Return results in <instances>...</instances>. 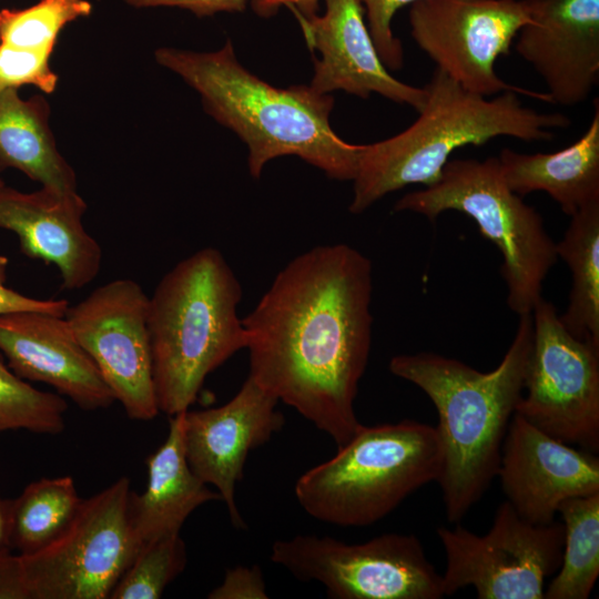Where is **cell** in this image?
<instances>
[{"mask_svg":"<svg viewBox=\"0 0 599 599\" xmlns=\"http://www.w3.org/2000/svg\"><path fill=\"white\" fill-rule=\"evenodd\" d=\"M373 267L347 244L314 246L274 277L242 319L248 376L337 448L362 425L355 413L373 316Z\"/></svg>","mask_w":599,"mask_h":599,"instance_id":"1","label":"cell"},{"mask_svg":"<svg viewBox=\"0 0 599 599\" xmlns=\"http://www.w3.org/2000/svg\"><path fill=\"white\" fill-rule=\"evenodd\" d=\"M154 59L195 90L205 112L247 145L253 177L268 161L293 155L331 179L354 180L363 145L332 129V95L309 85H271L238 62L230 39L212 52L158 48Z\"/></svg>","mask_w":599,"mask_h":599,"instance_id":"2","label":"cell"},{"mask_svg":"<svg viewBox=\"0 0 599 599\" xmlns=\"http://www.w3.org/2000/svg\"><path fill=\"white\" fill-rule=\"evenodd\" d=\"M532 335L531 313L519 315L509 348L490 372L430 352L389 361L390 373L419 387L436 407L437 483L450 522H459L497 477L507 428L524 394Z\"/></svg>","mask_w":599,"mask_h":599,"instance_id":"3","label":"cell"},{"mask_svg":"<svg viewBox=\"0 0 599 599\" xmlns=\"http://www.w3.org/2000/svg\"><path fill=\"white\" fill-rule=\"evenodd\" d=\"M418 118L400 133L363 145L349 212L359 214L386 194L412 184L430 186L457 149L480 146L498 136L550 141L555 129L570 125L561 113L524 105L517 92L484 97L435 69L424 87Z\"/></svg>","mask_w":599,"mask_h":599,"instance_id":"4","label":"cell"},{"mask_svg":"<svg viewBox=\"0 0 599 599\" xmlns=\"http://www.w3.org/2000/svg\"><path fill=\"white\" fill-rule=\"evenodd\" d=\"M241 298L233 270L211 246L186 256L160 280L148 305L160 412L173 416L187 410L206 376L246 348L237 315Z\"/></svg>","mask_w":599,"mask_h":599,"instance_id":"5","label":"cell"},{"mask_svg":"<svg viewBox=\"0 0 599 599\" xmlns=\"http://www.w3.org/2000/svg\"><path fill=\"white\" fill-rule=\"evenodd\" d=\"M441 471L436 428L413 419L361 425L328 460L295 484L301 507L341 527L374 525Z\"/></svg>","mask_w":599,"mask_h":599,"instance_id":"6","label":"cell"},{"mask_svg":"<svg viewBox=\"0 0 599 599\" xmlns=\"http://www.w3.org/2000/svg\"><path fill=\"white\" fill-rule=\"evenodd\" d=\"M394 211L430 221L447 211L466 214L502 255L509 308L518 316L531 313L542 297L544 281L557 261L556 243L537 210L508 187L497 156L449 160L435 184L405 194Z\"/></svg>","mask_w":599,"mask_h":599,"instance_id":"7","label":"cell"},{"mask_svg":"<svg viewBox=\"0 0 599 599\" xmlns=\"http://www.w3.org/2000/svg\"><path fill=\"white\" fill-rule=\"evenodd\" d=\"M271 560L334 599H439L443 576L415 535L389 532L361 544L297 535L276 540Z\"/></svg>","mask_w":599,"mask_h":599,"instance_id":"8","label":"cell"},{"mask_svg":"<svg viewBox=\"0 0 599 599\" xmlns=\"http://www.w3.org/2000/svg\"><path fill=\"white\" fill-rule=\"evenodd\" d=\"M130 479L83 499L68 527L22 558L30 599H105L139 551L130 517Z\"/></svg>","mask_w":599,"mask_h":599,"instance_id":"9","label":"cell"},{"mask_svg":"<svg viewBox=\"0 0 599 599\" xmlns=\"http://www.w3.org/2000/svg\"><path fill=\"white\" fill-rule=\"evenodd\" d=\"M437 535L446 555L445 596L473 587L479 599H544L546 579L560 567L565 527L531 524L506 500L485 535L460 525L439 527Z\"/></svg>","mask_w":599,"mask_h":599,"instance_id":"10","label":"cell"},{"mask_svg":"<svg viewBox=\"0 0 599 599\" xmlns=\"http://www.w3.org/2000/svg\"><path fill=\"white\" fill-rule=\"evenodd\" d=\"M534 335L516 414L581 449H599V347L570 334L555 305L531 311Z\"/></svg>","mask_w":599,"mask_h":599,"instance_id":"11","label":"cell"},{"mask_svg":"<svg viewBox=\"0 0 599 599\" xmlns=\"http://www.w3.org/2000/svg\"><path fill=\"white\" fill-rule=\"evenodd\" d=\"M408 19L416 44L467 91L484 97L514 91L550 103L547 93L507 83L495 71L531 20L528 0H418Z\"/></svg>","mask_w":599,"mask_h":599,"instance_id":"12","label":"cell"},{"mask_svg":"<svg viewBox=\"0 0 599 599\" xmlns=\"http://www.w3.org/2000/svg\"><path fill=\"white\" fill-rule=\"evenodd\" d=\"M149 296L132 278H116L69 306L65 318L126 416L151 420L160 413L154 382Z\"/></svg>","mask_w":599,"mask_h":599,"instance_id":"13","label":"cell"},{"mask_svg":"<svg viewBox=\"0 0 599 599\" xmlns=\"http://www.w3.org/2000/svg\"><path fill=\"white\" fill-rule=\"evenodd\" d=\"M278 400L250 376L236 395L222 406L183 412L187 463L194 474L216 488L232 525H246L235 502L236 484L243 478L251 450L270 441L284 425Z\"/></svg>","mask_w":599,"mask_h":599,"instance_id":"14","label":"cell"},{"mask_svg":"<svg viewBox=\"0 0 599 599\" xmlns=\"http://www.w3.org/2000/svg\"><path fill=\"white\" fill-rule=\"evenodd\" d=\"M497 477L517 514L531 524L545 525L555 520L564 500L599 493V458L544 433L515 413Z\"/></svg>","mask_w":599,"mask_h":599,"instance_id":"15","label":"cell"},{"mask_svg":"<svg viewBox=\"0 0 599 599\" xmlns=\"http://www.w3.org/2000/svg\"><path fill=\"white\" fill-rule=\"evenodd\" d=\"M515 49L544 80L550 103L585 102L599 82V0H528Z\"/></svg>","mask_w":599,"mask_h":599,"instance_id":"16","label":"cell"},{"mask_svg":"<svg viewBox=\"0 0 599 599\" xmlns=\"http://www.w3.org/2000/svg\"><path fill=\"white\" fill-rule=\"evenodd\" d=\"M325 12L304 17L294 13L314 59L309 87L321 94L336 90L366 99L377 93L417 112L423 108L425 88L404 83L387 71L374 44L365 10L359 0H324Z\"/></svg>","mask_w":599,"mask_h":599,"instance_id":"17","label":"cell"},{"mask_svg":"<svg viewBox=\"0 0 599 599\" xmlns=\"http://www.w3.org/2000/svg\"><path fill=\"white\" fill-rule=\"evenodd\" d=\"M87 207L78 191L21 192L0 184V229L18 236L23 255L53 264L67 291L89 285L102 264L101 245L82 222Z\"/></svg>","mask_w":599,"mask_h":599,"instance_id":"18","label":"cell"},{"mask_svg":"<svg viewBox=\"0 0 599 599\" xmlns=\"http://www.w3.org/2000/svg\"><path fill=\"white\" fill-rule=\"evenodd\" d=\"M0 353L19 377L52 386L81 409H103L115 402L65 316L38 311L1 314Z\"/></svg>","mask_w":599,"mask_h":599,"instance_id":"19","label":"cell"},{"mask_svg":"<svg viewBox=\"0 0 599 599\" xmlns=\"http://www.w3.org/2000/svg\"><path fill=\"white\" fill-rule=\"evenodd\" d=\"M144 491L130 496L129 517L139 549L154 539L180 534L186 518L200 506L221 499L191 469L184 448L183 412L170 416L169 433L146 460Z\"/></svg>","mask_w":599,"mask_h":599,"instance_id":"20","label":"cell"},{"mask_svg":"<svg viewBox=\"0 0 599 599\" xmlns=\"http://www.w3.org/2000/svg\"><path fill=\"white\" fill-rule=\"evenodd\" d=\"M585 133L550 153H520L505 148L498 158L508 187L519 196L541 191L572 216L599 202V103Z\"/></svg>","mask_w":599,"mask_h":599,"instance_id":"21","label":"cell"},{"mask_svg":"<svg viewBox=\"0 0 599 599\" xmlns=\"http://www.w3.org/2000/svg\"><path fill=\"white\" fill-rule=\"evenodd\" d=\"M50 113L41 94L23 99L16 88L0 91V173L17 169L43 187L77 192V174L58 149Z\"/></svg>","mask_w":599,"mask_h":599,"instance_id":"22","label":"cell"},{"mask_svg":"<svg viewBox=\"0 0 599 599\" xmlns=\"http://www.w3.org/2000/svg\"><path fill=\"white\" fill-rule=\"evenodd\" d=\"M570 217L556 243L557 257L572 274L569 303L559 318L575 337L599 347V202Z\"/></svg>","mask_w":599,"mask_h":599,"instance_id":"23","label":"cell"},{"mask_svg":"<svg viewBox=\"0 0 599 599\" xmlns=\"http://www.w3.org/2000/svg\"><path fill=\"white\" fill-rule=\"evenodd\" d=\"M558 512L565 527L562 556L544 599H587L599 576V493L568 498Z\"/></svg>","mask_w":599,"mask_h":599,"instance_id":"24","label":"cell"},{"mask_svg":"<svg viewBox=\"0 0 599 599\" xmlns=\"http://www.w3.org/2000/svg\"><path fill=\"white\" fill-rule=\"evenodd\" d=\"M82 498L71 476L40 478L11 502V547L33 554L54 540L71 522Z\"/></svg>","mask_w":599,"mask_h":599,"instance_id":"25","label":"cell"},{"mask_svg":"<svg viewBox=\"0 0 599 599\" xmlns=\"http://www.w3.org/2000/svg\"><path fill=\"white\" fill-rule=\"evenodd\" d=\"M92 10L89 0H38L22 9H0V44L52 54L64 27Z\"/></svg>","mask_w":599,"mask_h":599,"instance_id":"26","label":"cell"},{"mask_svg":"<svg viewBox=\"0 0 599 599\" xmlns=\"http://www.w3.org/2000/svg\"><path fill=\"white\" fill-rule=\"evenodd\" d=\"M67 408L61 395L39 390L14 374L0 353V435L19 429L58 435L65 427Z\"/></svg>","mask_w":599,"mask_h":599,"instance_id":"27","label":"cell"},{"mask_svg":"<svg viewBox=\"0 0 599 599\" xmlns=\"http://www.w3.org/2000/svg\"><path fill=\"white\" fill-rule=\"evenodd\" d=\"M186 548L180 534L144 544L113 588L111 599H158L185 568Z\"/></svg>","mask_w":599,"mask_h":599,"instance_id":"28","label":"cell"},{"mask_svg":"<svg viewBox=\"0 0 599 599\" xmlns=\"http://www.w3.org/2000/svg\"><path fill=\"white\" fill-rule=\"evenodd\" d=\"M51 55L0 44V91L33 85L45 94L53 93L59 77L51 68Z\"/></svg>","mask_w":599,"mask_h":599,"instance_id":"29","label":"cell"},{"mask_svg":"<svg viewBox=\"0 0 599 599\" xmlns=\"http://www.w3.org/2000/svg\"><path fill=\"white\" fill-rule=\"evenodd\" d=\"M418 0H359L367 18V28L386 68L398 70L403 67L402 42L393 33L392 21L395 13Z\"/></svg>","mask_w":599,"mask_h":599,"instance_id":"30","label":"cell"},{"mask_svg":"<svg viewBox=\"0 0 599 599\" xmlns=\"http://www.w3.org/2000/svg\"><path fill=\"white\" fill-rule=\"evenodd\" d=\"M210 599H266L268 598L262 570L258 566H236L225 571L222 583L207 596Z\"/></svg>","mask_w":599,"mask_h":599,"instance_id":"31","label":"cell"},{"mask_svg":"<svg viewBox=\"0 0 599 599\" xmlns=\"http://www.w3.org/2000/svg\"><path fill=\"white\" fill-rule=\"evenodd\" d=\"M9 260L0 254V315L18 311H38L65 316L70 306L67 300H39L26 296L6 285Z\"/></svg>","mask_w":599,"mask_h":599,"instance_id":"32","label":"cell"},{"mask_svg":"<svg viewBox=\"0 0 599 599\" xmlns=\"http://www.w3.org/2000/svg\"><path fill=\"white\" fill-rule=\"evenodd\" d=\"M135 9L171 7L185 9L197 17H209L220 12H243L248 0H123Z\"/></svg>","mask_w":599,"mask_h":599,"instance_id":"33","label":"cell"},{"mask_svg":"<svg viewBox=\"0 0 599 599\" xmlns=\"http://www.w3.org/2000/svg\"><path fill=\"white\" fill-rule=\"evenodd\" d=\"M0 599H30L21 556L0 555Z\"/></svg>","mask_w":599,"mask_h":599,"instance_id":"34","label":"cell"},{"mask_svg":"<svg viewBox=\"0 0 599 599\" xmlns=\"http://www.w3.org/2000/svg\"><path fill=\"white\" fill-rule=\"evenodd\" d=\"M322 0H251L252 8L260 17H272L282 6H286L293 13L312 17L319 11Z\"/></svg>","mask_w":599,"mask_h":599,"instance_id":"35","label":"cell"},{"mask_svg":"<svg viewBox=\"0 0 599 599\" xmlns=\"http://www.w3.org/2000/svg\"><path fill=\"white\" fill-rule=\"evenodd\" d=\"M11 502L0 496V555L11 552Z\"/></svg>","mask_w":599,"mask_h":599,"instance_id":"36","label":"cell"},{"mask_svg":"<svg viewBox=\"0 0 599 599\" xmlns=\"http://www.w3.org/2000/svg\"><path fill=\"white\" fill-rule=\"evenodd\" d=\"M3 183H4L3 180L0 177V184H3Z\"/></svg>","mask_w":599,"mask_h":599,"instance_id":"37","label":"cell"}]
</instances>
